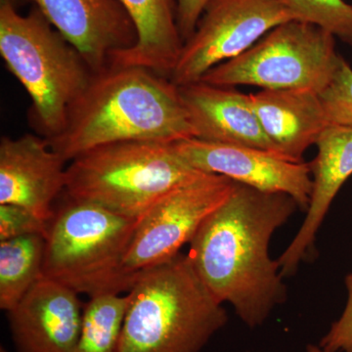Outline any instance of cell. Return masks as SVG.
<instances>
[{"mask_svg":"<svg viewBox=\"0 0 352 352\" xmlns=\"http://www.w3.org/2000/svg\"><path fill=\"white\" fill-rule=\"evenodd\" d=\"M298 208L292 197L235 182L189 243L188 256L203 283L220 303H230L250 329L263 325L287 300L278 261L270 256L273 234Z\"/></svg>","mask_w":352,"mask_h":352,"instance_id":"cell-1","label":"cell"},{"mask_svg":"<svg viewBox=\"0 0 352 352\" xmlns=\"http://www.w3.org/2000/svg\"><path fill=\"white\" fill-rule=\"evenodd\" d=\"M195 138L179 88L141 67L109 66L94 74L69 111L64 131L46 139L67 162L131 141L175 143Z\"/></svg>","mask_w":352,"mask_h":352,"instance_id":"cell-2","label":"cell"},{"mask_svg":"<svg viewBox=\"0 0 352 352\" xmlns=\"http://www.w3.org/2000/svg\"><path fill=\"white\" fill-rule=\"evenodd\" d=\"M227 322L226 308L180 252L136 274L119 352H201Z\"/></svg>","mask_w":352,"mask_h":352,"instance_id":"cell-3","label":"cell"},{"mask_svg":"<svg viewBox=\"0 0 352 352\" xmlns=\"http://www.w3.org/2000/svg\"><path fill=\"white\" fill-rule=\"evenodd\" d=\"M0 55L31 96L38 131L56 138L94 75L82 55L38 8L23 16L12 0L0 4Z\"/></svg>","mask_w":352,"mask_h":352,"instance_id":"cell-4","label":"cell"},{"mask_svg":"<svg viewBox=\"0 0 352 352\" xmlns=\"http://www.w3.org/2000/svg\"><path fill=\"white\" fill-rule=\"evenodd\" d=\"M204 175L173 143L131 141L94 148L71 161L65 192L72 200L138 219L171 190Z\"/></svg>","mask_w":352,"mask_h":352,"instance_id":"cell-5","label":"cell"},{"mask_svg":"<svg viewBox=\"0 0 352 352\" xmlns=\"http://www.w3.org/2000/svg\"><path fill=\"white\" fill-rule=\"evenodd\" d=\"M69 199L50 222L43 275L90 298L129 292L122 264L138 219Z\"/></svg>","mask_w":352,"mask_h":352,"instance_id":"cell-6","label":"cell"},{"mask_svg":"<svg viewBox=\"0 0 352 352\" xmlns=\"http://www.w3.org/2000/svg\"><path fill=\"white\" fill-rule=\"evenodd\" d=\"M342 59L332 34L294 19L277 25L239 56L210 69L201 80L219 87L250 85L322 94Z\"/></svg>","mask_w":352,"mask_h":352,"instance_id":"cell-7","label":"cell"},{"mask_svg":"<svg viewBox=\"0 0 352 352\" xmlns=\"http://www.w3.org/2000/svg\"><path fill=\"white\" fill-rule=\"evenodd\" d=\"M235 182L206 173L171 190L140 219L124 256L127 276L166 263L189 244L206 219L228 198Z\"/></svg>","mask_w":352,"mask_h":352,"instance_id":"cell-8","label":"cell"},{"mask_svg":"<svg viewBox=\"0 0 352 352\" xmlns=\"http://www.w3.org/2000/svg\"><path fill=\"white\" fill-rule=\"evenodd\" d=\"M294 19L279 0H210L195 32L183 43L170 80L178 87L200 82L210 69Z\"/></svg>","mask_w":352,"mask_h":352,"instance_id":"cell-9","label":"cell"},{"mask_svg":"<svg viewBox=\"0 0 352 352\" xmlns=\"http://www.w3.org/2000/svg\"><path fill=\"white\" fill-rule=\"evenodd\" d=\"M173 145L197 170L223 175L259 191L287 194L307 214L314 189L309 163H293L261 148L198 138L184 139Z\"/></svg>","mask_w":352,"mask_h":352,"instance_id":"cell-10","label":"cell"},{"mask_svg":"<svg viewBox=\"0 0 352 352\" xmlns=\"http://www.w3.org/2000/svg\"><path fill=\"white\" fill-rule=\"evenodd\" d=\"M55 29L78 51L92 73L138 41L131 16L119 0H34Z\"/></svg>","mask_w":352,"mask_h":352,"instance_id":"cell-11","label":"cell"},{"mask_svg":"<svg viewBox=\"0 0 352 352\" xmlns=\"http://www.w3.org/2000/svg\"><path fill=\"white\" fill-rule=\"evenodd\" d=\"M67 163L44 138L25 134L0 141V205L19 206L50 222L66 189Z\"/></svg>","mask_w":352,"mask_h":352,"instance_id":"cell-12","label":"cell"},{"mask_svg":"<svg viewBox=\"0 0 352 352\" xmlns=\"http://www.w3.org/2000/svg\"><path fill=\"white\" fill-rule=\"evenodd\" d=\"M73 289L43 277L8 312L17 352H74L83 322L82 305Z\"/></svg>","mask_w":352,"mask_h":352,"instance_id":"cell-13","label":"cell"},{"mask_svg":"<svg viewBox=\"0 0 352 352\" xmlns=\"http://www.w3.org/2000/svg\"><path fill=\"white\" fill-rule=\"evenodd\" d=\"M317 155L309 163L312 189L302 226L277 259L283 278L294 276L302 261L314 252L317 233L333 199L352 175V126L329 124L317 140Z\"/></svg>","mask_w":352,"mask_h":352,"instance_id":"cell-14","label":"cell"},{"mask_svg":"<svg viewBox=\"0 0 352 352\" xmlns=\"http://www.w3.org/2000/svg\"><path fill=\"white\" fill-rule=\"evenodd\" d=\"M178 88L195 138L272 151L252 107L251 94L201 80Z\"/></svg>","mask_w":352,"mask_h":352,"instance_id":"cell-15","label":"cell"},{"mask_svg":"<svg viewBox=\"0 0 352 352\" xmlns=\"http://www.w3.org/2000/svg\"><path fill=\"white\" fill-rule=\"evenodd\" d=\"M251 99L272 152L293 163H302L330 124L320 94L314 90L263 89Z\"/></svg>","mask_w":352,"mask_h":352,"instance_id":"cell-16","label":"cell"},{"mask_svg":"<svg viewBox=\"0 0 352 352\" xmlns=\"http://www.w3.org/2000/svg\"><path fill=\"white\" fill-rule=\"evenodd\" d=\"M138 32L135 45L111 57L110 66L141 67L170 78L183 47L175 0H119Z\"/></svg>","mask_w":352,"mask_h":352,"instance_id":"cell-17","label":"cell"},{"mask_svg":"<svg viewBox=\"0 0 352 352\" xmlns=\"http://www.w3.org/2000/svg\"><path fill=\"white\" fill-rule=\"evenodd\" d=\"M45 238L27 235L0 241V308L9 312L43 275Z\"/></svg>","mask_w":352,"mask_h":352,"instance_id":"cell-18","label":"cell"},{"mask_svg":"<svg viewBox=\"0 0 352 352\" xmlns=\"http://www.w3.org/2000/svg\"><path fill=\"white\" fill-rule=\"evenodd\" d=\"M127 296L108 294L85 305L82 332L74 352H119Z\"/></svg>","mask_w":352,"mask_h":352,"instance_id":"cell-19","label":"cell"},{"mask_svg":"<svg viewBox=\"0 0 352 352\" xmlns=\"http://www.w3.org/2000/svg\"><path fill=\"white\" fill-rule=\"evenodd\" d=\"M296 20L318 25L352 46V6L344 0H279Z\"/></svg>","mask_w":352,"mask_h":352,"instance_id":"cell-20","label":"cell"},{"mask_svg":"<svg viewBox=\"0 0 352 352\" xmlns=\"http://www.w3.org/2000/svg\"><path fill=\"white\" fill-rule=\"evenodd\" d=\"M320 96L329 124L352 126V68L344 58Z\"/></svg>","mask_w":352,"mask_h":352,"instance_id":"cell-21","label":"cell"},{"mask_svg":"<svg viewBox=\"0 0 352 352\" xmlns=\"http://www.w3.org/2000/svg\"><path fill=\"white\" fill-rule=\"evenodd\" d=\"M50 222L19 206L0 205V241L27 235L47 237Z\"/></svg>","mask_w":352,"mask_h":352,"instance_id":"cell-22","label":"cell"},{"mask_svg":"<svg viewBox=\"0 0 352 352\" xmlns=\"http://www.w3.org/2000/svg\"><path fill=\"white\" fill-rule=\"evenodd\" d=\"M344 283L347 289L346 308L319 342V346L327 351L352 352V273L346 275Z\"/></svg>","mask_w":352,"mask_h":352,"instance_id":"cell-23","label":"cell"},{"mask_svg":"<svg viewBox=\"0 0 352 352\" xmlns=\"http://www.w3.org/2000/svg\"><path fill=\"white\" fill-rule=\"evenodd\" d=\"M210 0H176V21L183 43L195 32Z\"/></svg>","mask_w":352,"mask_h":352,"instance_id":"cell-24","label":"cell"},{"mask_svg":"<svg viewBox=\"0 0 352 352\" xmlns=\"http://www.w3.org/2000/svg\"><path fill=\"white\" fill-rule=\"evenodd\" d=\"M305 352H331L322 349L319 344H308Z\"/></svg>","mask_w":352,"mask_h":352,"instance_id":"cell-25","label":"cell"},{"mask_svg":"<svg viewBox=\"0 0 352 352\" xmlns=\"http://www.w3.org/2000/svg\"><path fill=\"white\" fill-rule=\"evenodd\" d=\"M1 352H6V351H3V349L1 347Z\"/></svg>","mask_w":352,"mask_h":352,"instance_id":"cell-26","label":"cell"},{"mask_svg":"<svg viewBox=\"0 0 352 352\" xmlns=\"http://www.w3.org/2000/svg\"><path fill=\"white\" fill-rule=\"evenodd\" d=\"M248 352H252V351H248Z\"/></svg>","mask_w":352,"mask_h":352,"instance_id":"cell-27","label":"cell"}]
</instances>
